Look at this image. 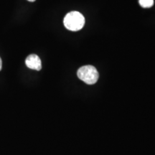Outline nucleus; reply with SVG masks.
<instances>
[{"label":"nucleus","mask_w":155,"mask_h":155,"mask_svg":"<svg viewBox=\"0 0 155 155\" xmlns=\"http://www.w3.org/2000/svg\"><path fill=\"white\" fill-rule=\"evenodd\" d=\"M28 1L31 2H35V0H28Z\"/></svg>","instance_id":"obj_6"},{"label":"nucleus","mask_w":155,"mask_h":155,"mask_svg":"<svg viewBox=\"0 0 155 155\" xmlns=\"http://www.w3.org/2000/svg\"><path fill=\"white\" fill-rule=\"evenodd\" d=\"M25 64L27 67L32 70L40 71L42 68L41 60L35 54H31L27 57L25 60Z\"/></svg>","instance_id":"obj_3"},{"label":"nucleus","mask_w":155,"mask_h":155,"mask_svg":"<svg viewBox=\"0 0 155 155\" xmlns=\"http://www.w3.org/2000/svg\"><path fill=\"white\" fill-rule=\"evenodd\" d=\"M77 75L79 79L88 85L96 83L99 78L96 68L92 65H85L80 68L78 71Z\"/></svg>","instance_id":"obj_2"},{"label":"nucleus","mask_w":155,"mask_h":155,"mask_svg":"<svg viewBox=\"0 0 155 155\" xmlns=\"http://www.w3.org/2000/svg\"><path fill=\"white\" fill-rule=\"evenodd\" d=\"M139 5L144 8H150L154 5V0H139Z\"/></svg>","instance_id":"obj_4"},{"label":"nucleus","mask_w":155,"mask_h":155,"mask_svg":"<svg viewBox=\"0 0 155 155\" xmlns=\"http://www.w3.org/2000/svg\"><path fill=\"white\" fill-rule=\"evenodd\" d=\"M2 68V61L1 58H0V71H1Z\"/></svg>","instance_id":"obj_5"},{"label":"nucleus","mask_w":155,"mask_h":155,"mask_svg":"<svg viewBox=\"0 0 155 155\" xmlns=\"http://www.w3.org/2000/svg\"><path fill=\"white\" fill-rule=\"evenodd\" d=\"M63 24L68 30L78 31L83 28L85 25V18L82 14L77 11H73L65 15Z\"/></svg>","instance_id":"obj_1"}]
</instances>
